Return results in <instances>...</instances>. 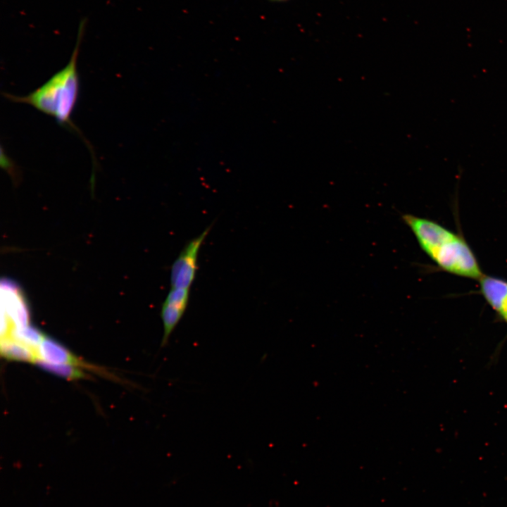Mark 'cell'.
Masks as SVG:
<instances>
[{
	"instance_id": "6da1fadb",
	"label": "cell",
	"mask_w": 507,
	"mask_h": 507,
	"mask_svg": "<svg viewBox=\"0 0 507 507\" xmlns=\"http://www.w3.org/2000/svg\"><path fill=\"white\" fill-rule=\"evenodd\" d=\"M86 24V18L80 23L76 44L65 66L27 95L4 94L13 102L27 104L54 118L58 124L77 132L83 139L84 138L72 121V115L80 96L77 58Z\"/></svg>"
},
{
	"instance_id": "7a4b0ae2",
	"label": "cell",
	"mask_w": 507,
	"mask_h": 507,
	"mask_svg": "<svg viewBox=\"0 0 507 507\" xmlns=\"http://www.w3.org/2000/svg\"><path fill=\"white\" fill-rule=\"evenodd\" d=\"M402 220L423 251L440 269L478 280L483 275L473 251L462 237L425 218L404 214Z\"/></svg>"
},
{
	"instance_id": "3957f363",
	"label": "cell",
	"mask_w": 507,
	"mask_h": 507,
	"mask_svg": "<svg viewBox=\"0 0 507 507\" xmlns=\"http://www.w3.org/2000/svg\"><path fill=\"white\" fill-rule=\"evenodd\" d=\"M211 230L207 227L200 234L189 240L172 264L170 285L174 288L190 289L198 270L200 249Z\"/></svg>"
},
{
	"instance_id": "277c9868",
	"label": "cell",
	"mask_w": 507,
	"mask_h": 507,
	"mask_svg": "<svg viewBox=\"0 0 507 507\" xmlns=\"http://www.w3.org/2000/svg\"><path fill=\"white\" fill-rule=\"evenodd\" d=\"M190 289L171 287L161 308L163 334L161 346L164 347L182 318L189 300Z\"/></svg>"
},
{
	"instance_id": "5b68a950",
	"label": "cell",
	"mask_w": 507,
	"mask_h": 507,
	"mask_svg": "<svg viewBox=\"0 0 507 507\" xmlns=\"http://www.w3.org/2000/svg\"><path fill=\"white\" fill-rule=\"evenodd\" d=\"M39 358L49 362L64 363L85 368L101 372L98 368L92 365L75 356L68 348L54 339L45 334L38 350Z\"/></svg>"
},
{
	"instance_id": "8992f818",
	"label": "cell",
	"mask_w": 507,
	"mask_h": 507,
	"mask_svg": "<svg viewBox=\"0 0 507 507\" xmlns=\"http://www.w3.org/2000/svg\"><path fill=\"white\" fill-rule=\"evenodd\" d=\"M479 282L484 298L499 315L507 302V281L483 275Z\"/></svg>"
},
{
	"instance_id": "52a82bcc",
	"label": "cell",
	"mask_w": 507,
	"mask_h": 507,
	"mask_svg": "<svg viewBox=\"0 0 507 507\" xmlns=\"http://www.w3.org/2000/svg\"><path fill=\"white\" fill-rule=\"evenodd\" d=\"M0 351L1 356L10 361L35 363L39 358L37 350L10 336L1 337Z\"/></svg>"
},
{
	"instance_id": "ba28073f",
	"label": "cell",
	"mask_w": 507,
	"mask_h": 507,
	"mask_svg": "<svg viewBox=\"0 0 507 507\" xmlns=\"http://www.w3.org/2000/svg\"><path fill=\"white\" fill-rule=\"evenodd\" d=\"M43 370L68 380H78L89 378V375L77 366L46 361L38 358L34 363Z\"/></svg>"
},
{
	"instance_id": "9c48e42d",
	"label": "cell",
	"mask_w": 507,
	"mask_h": 507,
	"mask_svg": "<svg viewBox=\"0 0 507 507\" xmlns=\"http://www.w3.org/2000/svg\"><path fill=\"white\" fill-rule=\"evenodd\" d=\"M7 336L37 351L45 334L37 328L28 324L23 326H12Z\"/></svg>"
},
{
	"instance_id": "30bf717a",
	"label": "cell",
	"mask_w": 507,
	"mask_h": 507,
	"mask_svg": "<svg viewBox=\"0 0 507 507\" xmlns=\"http://www.w3.org/2000/svg\"><path fill=\"white\" fill-rule=\"evenodd\" d=\"M499 315L507 323V302Z\"/></svg>"
},
{
	"instance_id": "8fae6325",
	"label": "cell",
	"mask_w": 507,
	"mask_h": 507,
	"mask_svg": "<svg viewBox=\"0 0 507 507\" xmlns=\"http://www.w3.org/2000/svg\"><path fill=\"white\" fill-rule=\"evenodd\" d=\"M272 1H286V0H272Z\"/></svg>"
}]
</instances>
